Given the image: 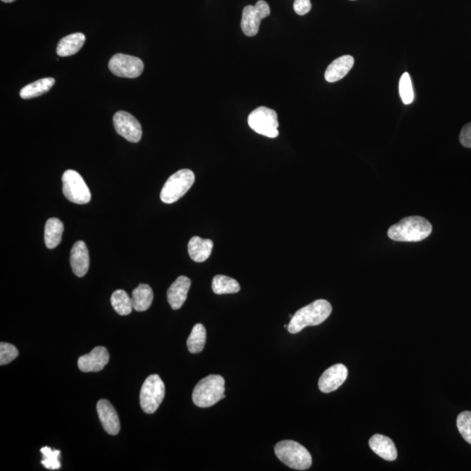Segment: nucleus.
<instances>
[{
    "label": "nucleus",
    "mask_w": 471,
    "mask_h": 471,
    "mask_svg": "<svg viewBox=\"0 0 471 471\" xmlns=\"http://www.w3.org/2000/svg\"><path fill=\"white\" fill-rule=\"evenodd\" d=\"M432 225L426 218L412 216L402 218L388 229L389 239L398 242H420L432 232Z\"/></svg>",
    "instance_id": "nucleus-1"
},
{
    "label": "nucleus",
    "mask_w": 471,
    "mask_h": 471,
    "mask_svg": "<svg viewBox=\"0 0 471 471\" xmlns=\"http://www.w3.org/2000/svg\"><path fill=\"white\" fill-rule=\"evenodd\" d=\"M332 310L331 304L328 300H315L296 311L288 325V332L295 335L307 327L321 325L330 316Z\"/></svg>",
    "instance_id": "nucleus-2"
},
{
    "label": "nucleus",
    "mask_w": 471,
    "mask_h": 471,
    "mask_svg": "<svg viewBox=\"0 0 471 471\" xmlns=\"http://www.w3.org/2000/svg\"><path fill=\"white\" fill-rule=\"evenodd\" d=\"M225 379L221 375L211 374L202 379L195 387L192 400L199 408H209L225 398Z\"/></svg>",
    "instance_id": "nucleus-3"
},
{
    "label": "nucleus",
    "mask_w": 471,
    "mask_h": 471,
    "mask_svg": "<svg viewBox=\"0 0 471 471\" xmlns=\"http://www.w3.org/2000/svg\"><path fill=\"white\" fill-rule=\"evenodd\" d=\"M275 455L289 468L307 470L313 463L309 451L299 442L286 440L279 442L274 448Z\"/></svg>",
    "instance_id": "nucleus-4"
},
{
    "label": "nucleus",
    "mask_w": 471,
    "mask_h": 471,
    "mask_svg": "<svg viewBox=\"0 0 471 471\" xmlns=\"http://www.w3.org/2000/svg\"><path fill=\"white\" fill-rule=\"evenodd\" d=\"M195 175L190 169H183L169 176L161 191V200L164 204H173L183 197L192 187Z\"/></svg>",
    "instance_id": "nucleus-5"
},
{
    "label": "nucleus",
    "mask_w": 471,
    "mask_h": 471,
    "mask_svg": "<svg viewBox=\"0 0 471 471\" xmlns=\"http://www.w3.org/2000/svg\"><path fill=\"white\" fill-rule=\"evenodd\" d=\"M165 396V385L157 374H151L143 382L140 393V405L143 412L153 414L160 407Z\"/></svg>",
    "instance_id": "nucleus-6"
},
{
    "label": "nucleus",
    "mask_w": 471,
    "mask_h": 471,
    "mask_svg": "<svg viewBox=\"0 0 471 471\" xmlns=\"http://www.w3.org/2000/svg\"><path fill=\"white\" fill-rule=\"evenodd\" d=\"M248 124L251 129L261 136L269 138L279 136L278 114L274 109L258 107L248 116Z\"/></svg>",
    "instance_id": "nucleus-7"
},
{
    "label": "nucleus",
    "mask_w": 471,
    "mask_h": 471,
    "mask_svg": "<svg viewBox=\"0 0 471 471\" xmlns=\"http://www.w3.org/2000/svg\"><path fill=\"white\" fill-rule=\"evenodd\" d=\"M62 191L67 200L77 204H86L91 200V192L79 173L73 169L64 172Z\"/></svg>",
    "instance_id": "nucleus-8"
},
{
    "label": "nucleus",
    "mask_w": 471,
    "mask_h": 471,
    "mask_svg": "<svg viewBox=\"0 0 471 471\" xmlns=\"http://www.w3.org/2000/svg\"><path fill=\"white\" fill-rule=\"evenodd\" d=\"M271 14L270 6L264 0H258L255 6H246L243 10L241 28L247 37H254L260 30L261 20Z\"/></svg>",
    "instance_id": "nucleus-9"
},
{
    "label": "nucleus",
    "mask_w": 471,
    "mask_h": 471,
    "mask_svg": "<svg viewBox=\"0 0 471 471\" xmlns=\"http://www.w3.org/2000/svg\"><path fill=\"white\" fill-rule=\"evenodd\" d=\"M108 67L115 76L130 79L139 77L144 69L143 62L141 59L123 54L113 56Z\"/></svg>",
    "instance_id": "nucleus-10"
},
{
    "label": "nucleus",
    "mask_w": 471,
    "mask_h": 471,
    "mask_svg": "<svg viewBox=\"0 0 471 471\" xmlns=\"http://www.w3.org/2000/svg\"><path fill=\"white\" fill-rule=\"evenodd\" d=\"M114 126L116 132L130 143H138L143 136V129L138 120L129 113L118 111L114 115Z\"/></svg>",
    "instance_id": "nucleus-11"
},
{
    "label": "nucleus",
    "mask_w": 471,
    "mask_h": 471,
    "mask_svg": "<svg viewBox=\"0 0 471 471\" xmlns=\"http://www.w3.org/2000/svg\"><path fill=\"white\" fill-rule=\"evenodd\" d=\"M348 375L349 370L345 365H334L322 374L318 380V388L325 394L337 391L344 384Z\"/></svg>",
    "instance_id": "nucleus-12"
},
{
    "label": "nucleus",
    "mask_w": 471,
    "mask_h": 471,
    "mask_svg": "<svg viewBox=\"0 0 471 471\" xmlns=\"http://www.w3.org/2000/svg\"><path fill=\"white\" fill-rule=\"evenodd\" d=\"M109 361V353L104 346H97L90 353L80 356L78 360V367L84 373L99 372L104 370Z\"/></svg>",
    "instance_id": "nucleus-13"
},
{
    "label": "nucleus",
    "mask_w": 471,
    "mask_h": 471,
    "mask_svg": "<svg viewBox=\"0 0 471 471\" xmlns=\"http://www.w3.org/2000/svg\"><path fill=\"white\" fill-rule=\"evenodd\" d=\"M99 418L107 433L116 435L120 430V423L118 412L108 400H100L97 406Z\"/></svg>",
    "instance_id": "nucleus-14"
},
{
    "label": "nucleus",
    "mask_w": 471,
    "mask_h": 471,
    "mask_svg": "<svg viewBox=\"0 0 471 471\" xmlns=\"http://www.w3.org/2000/svg\"><path fill=\"white\" fill-rule=\"evenodd\" d=\"M70 265L74 274L83 278L90 269V253L83 241H77L73 244L70 255Z\"/></svg>",
    "instance_id": "nucleus-15"
},
{
    "label": "nucleus",
    "mask_w": 471,
    "mask_h": 471,
    "mask_svg": "<svg viewBox=\"0 0 471 471\" xmlns=\"http://www.w3.org/2000/svg\"><path fill=\"white\" fill-rule=\"evenodd\" d=\"M191 281L185 276H180L169 286L167 292L169 304L173 310H178L187 300L188 293L190 288Z\"/></svg>",
    "instance_id": "nucleus-16"
},
{
    "label": "nucleus",
    "mask_w": 471,
    "mask_h": 471,
    "mask_svg": "<svg viewBox=\"0 0 471 471\" xmlns=\"http://www.w3.org/2000/svg\"><path fill=\"white\" fill-rule=\"evenodd\" d=\"M370 447L375 454L381 456L386 461H395L398 458V453L394 442L386 435L375 434L368 442Z\"/></svg>",
    "instance_id": "nucleus-17"
},
{
    "label": "nucleus",
    "mask_w": 471,
    "mask_h": 471,
    "mask_svg": "<svg viewBox=\"0 0 471 471\" xmlns=\"http://www.w3.org/2000/svg\"><path fill=\"white\" fill-rule=\"evenodd\" d=\"M354 65L351 55H343L336 59L328 66L325 72V79L329 83H337L350 72Z\"/></svg>",
    "instance_id": "nucleus-18"
},
{
    "label": "nucleus",
    "mask_w": 471,
    "mask_h": 471,
    "mask_svg": "<svg viewBox=\"0 0 471 471\" xmlns=\"http://www.w3.org/2000/svg\"><path fill=\"white\" fill-rule=\"evenodd\" d=\"M213 249V241L193 237L188 244V253L191 260L197 263H203L210 258Z\"/></svg>",
    "instance_id": "nucleus-19"
},
{
    "label": "nucleus",
    "mask_w": 471,
    "mask_h": 471,
    "mask_svg": "<svg viewBox=\"0 0 471 471\" xmlns=\"http://www.w3.org/2000/svg\"><path fill=\"white\" fill-rule=\"evenodd\" d=\"M86 37L81 33L67 35L59 42L57 55L59 57H67L77 54L83 47Z\"/></svg>",
    "instance_id": "nucleus-20"
},
{
    "label": "nucleus",
    "mask_w": 471,
    "mask_h": 471,
    "mask_svg": "<svg viewBox=\"0 0 471 471\" xmlns=\"http://www.w3.org/2000/svg\"><path fill=\"white\" fill-rule=\"evenodd\" d=\"M55 83L54 78H43L24 86L20 92V97L24 100L41 97L48 93Z\"/></svg>",
    "instance_id": "nucleus-21"
},
{
    "label": "nucleus",
    "mask_w": 471,
    "mask_h": 471,
    "mask_svg": "<svg viewBox=\"0 0 471 471\" xmlns=\"http://www.w3.org/2000/svg\"><path fill=\"white\" fill-rule=\"evenodd\" d=\"M64 225L59 218H49L45 226V243L48 249H55L62 242Z\"/></svg>",
    "instance_id": "nucleus-22"
},
{
    "label": "nucleus",
    "mask_w": 471,
    "mask_h": 471,
    "mask_svg": "<svg viewBox=\"0 0 471 471\" xmlns=\"http://www.w3.org/2000/svg\"><path fill=\"white\" fill-rule=\"evenodd\" d=\"M154 299V293L150 286L141 284L132 293L134 309L136 311H144L150 307Z\"/></svg>",
    "instance_id": "nucleus-23"
},
{
    "label": "nucleus",
    "mask_w": 471,
    "mask_h": 471,
    "mask_svg": "<svg viewBox=\"0 0 471 471\" xmlns=\"http://www.w3.org/2000/svg\"><path fill=\"white\" fill-rule=\"evenodd\" d=\"M212 291L216 295H232L240 291V286L234 279L225 275H217L212 281Z\"/></svg>",
    "instance_id": "nucleus-24"
},
{
    "label": "nucleus",
    "mask_w": 471,
    "mask_h": 471,
    "mask_svg": "<svg viewBox=\"0 0 471 471\" xmlns=\"http://www.w3.org/2000/svg\"><path fill=\"white\" fill-rule=\"evenodd\" d=\"M206 330L202 324L195 325L188 338L187 346L191 353H199L203 351L206 343Z\"/></svg>",
    "instance_id": "nucleus-25"
},
{
    "label": "nucleus",
    "mask_w": 471,
    "mask_h": 471,
    "mask_svg": "<svg viewBox=\"0 0 471 471\" xmlns=\"http://www.w3.org/2000/svg\"><path fill=\"white\" fill-rule=\"evenodd\" d=\"M111 301L116 313L122 316L130 314L134 309L132 297H129L124 290H116L113 293Z\"/></svg>",
    "instance_id": "nucleus-26"
},
{
    "label": "nucleus",
    "mask_w": 471,
    "mask_h": 471,
    "mask_svg": "<svg viewBox=\"0 0 471 471\" xmlns=\"http://www.w3.org/2000/svg\"><path fill=\"white\" fill-rule=\"evenodd\" d=\"M399 93L403 104L405 105L412 104L414 101L412 80L408 73H403L400 80Z\"/></svg>",
    "instance_id": "nucleus-27"
},
{
    "label": "nucleus",
    "mask_w": 471,
    "mask_h": 471,
    "mask_svg": "<svg viewBox=\"0 0 471 471\" xmlns=\"http://www.w3.org/2000/svg\"><path fill=\"white\" fill-rule=\"evenodd\" d=\"M41 452L42 453V456H43L41 463L45 469L55 470L60 468V463L59 461L60 451L52 449L49 447H43L41 449Z\"/></svg>",
    "instance_id": "nucleus-28"
},
{
    "label": "nucleus",
    "mask_w": 471,
    "mask_h": 471,
    "mask_svg": "<svg viewBox=\"0 0 471 471\" xmlns=\"http://www.w3.org/2000/svg\"><path fill=\"white\" fill-rule=\"evenodd\" d=\"M456 426L463 439L471 445V412L460 413L456 419Z\"/></svg>",
    "instance_id": "nucleus-29"
},
{
    "label": "nucleus",
    "mask_w": 471,
    "mask_h": 471,
    "mask_svg": "<svg viewBox=\"0 0 471 471\" xmlns=\"http://www.w3.org/2000/svg\"><path fill=\"white\" fill-rule=\"evenodd\" d=\"M19 356V351L15 346L9 344V343H0V365H3L12 363Z\"/></svg>",
    "instance_id": "nucleus-30"
},
{
    "label": "nucleus",
    "mask_w": 471,
    "mask_h": 471,
    "mask_svg": "<svg viewBox=\"0 0 471 471\" xmlns=\"http://www.w3.org/2000/svg\"><path fill=\"white\" fill-rule=\"evenodd\" d=\"M293 9L297 15H306L311 9V0H295Z\"/></svg>",
    "instance_id": "nucleus-31"
},
{
    "label": "nucleus",
    "mask_w": 471,
    "mask_h": 471,
    "mask_svg": "<svg viewBox=\"0 0 471 471\" xmlns=\"http://www.w3.org/2000/svg\"><path fill=\"white\" fill-rule=\"evenodd\" d=\"M459 140L463 147L471 148V122L463 127Z\"/></svg>",
    "instance_id": "nucleus-32"
},
{
    "label": "nucleus",
    "mask_w": 471,
    "mask_h": 471,
    "mask_svg": "<svg viewBox=\"0 0 471 471\" xmlns=\"http://www.w3.org/2000/svg\"><path fill=\"white\" fill-rule=\"evenodd\" d=\"M1 1L3 3H13L15 1V0H1Z\"/></svg>",
    "instance_id": "nucleus-33"
},
{
    "label": "nucleus",
    "mask_w": 471,
    "mask_h": 471,
    "mask_svg": "<svg viewBox=\"0 0 471 471\" xmlns=\"http://www.w3.org/2000/svg\"><path fill=\"white\" fill-rule=\"evenodd\" d=\"M352 1H354V0H352Z\"/></svg>",
    "instance_id": "nucleus-34"
}]
</instances>
